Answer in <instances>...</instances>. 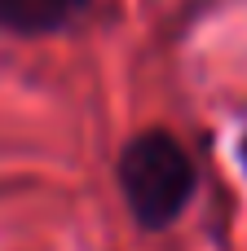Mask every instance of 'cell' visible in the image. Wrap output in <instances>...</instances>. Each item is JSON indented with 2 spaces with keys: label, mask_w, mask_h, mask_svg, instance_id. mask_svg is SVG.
I'll use <instances>...</instances> for the list:
<instances>
[{
  "label": "cell",
  "mask_w": 247,
  "mask_h": 251,
  "mask_svg": "<svg viewBox=\"0 0 247 251\" xmlns=\"http://www.w3.org/2000/svg\"><path fill=\"white\" fill-rule=\"evenodd\" d=\"M115 176H119V194H124L133 221L150 234L172 229L199 190V168H194L190 150L164 128H146V132L128 137V146L119 150Z\"/></svg>",
  "instance_id": "obj_1"
},
{
  "label": "cell",
  "mask_w": 247,
  "mask_h": 251,
  "mask_svg": "<svg viewBox=\"0 0 247 251\" xmlns=\"http://www.w3.org/2000/svg\"><path fill=\"white\" fill-rule=\"evenodd\" d=\"M88 0H0V31L13 35H53L66 31Z\"/></svg>",
  "instance_id": "obj_2"
}]
</instances>
